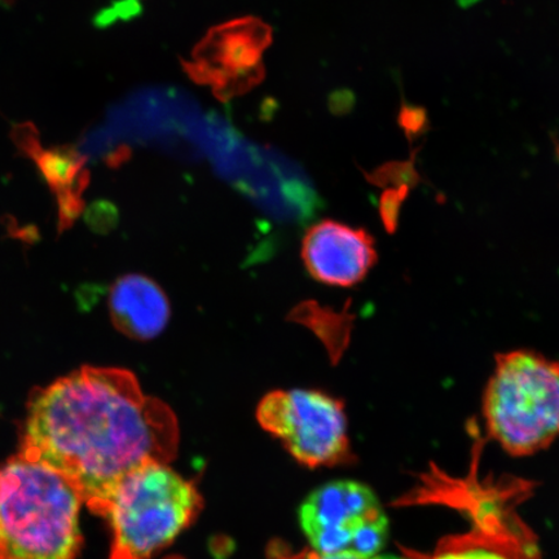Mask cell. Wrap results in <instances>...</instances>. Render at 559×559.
<instances>
[{"mask_svg": "<svg viewBox=\"0 0 559 559\" xmlns=\"http://www.w3.org/2000/svg\"><path fill=\"white\" fill-rule=\"evenodd\" d=\"M82 504L58 472L10 459L0 466V559H76Z\"/></svg>", "mask_w": 559, "mask_h": 559, "instance_id": "obj_2", "label": "cell"}, {"mask_svg": "<svg viewBox=\"0 0 559 559\" xmlns=\"http://www.w3.org/2000/svg\"><path fill=\"white\" fill-rule=\"evenodd\" d=\"M300 526L321 555L379 556L389 539V520L377 495L355 480L314 489L300 507Z\"/></svg>", "mask_w": 559, "mask_h": 559, "instance_id": "obj_5", "label": "cell"}, {"mask_svg": "<svg viewBox=\"0 0 559 559\" xmlns=\"http://www.w3.org/2000/svg\"><path fill=\"white\" fill-rule=\"evenodd\" d=\"M447 559H451V558H447ZM453 559H499V558H495V557H491V556H488V555L477 554V555L460 556V557H456V558H453Z\"/></svg>", "mask_w": 559, "mask_h": 559, "instance_id": "obj_13", "label": "cell"}, {"mask_svg": "<svg viewBox=\"0 0 559 559\" xmlns=\"http://www.w3.org/2000/svg\"><path fill=\"white\" fill-rule=\"evenodd\" d=\"M272 31L262 20L242 17L212 27L183 67L199 85L212 86L221 102L248 93L264 79L262 56Z\"/></svg>", "mask_w": 559, "mask_h": 559, "instance_id": "obj_7", "label": "cell"}, {"mask_svg": "<svg viewBox=\"0 0 559 559\" xmlns=\"http://www.w3.org/2000/svg\"><path fill=\"white\" fill-rule=\"evenodd\" d=\"M403 195V191L400 193L391 192L390 195H386V198L382 199V216L384 222L388 223L389 227L395 226L394 219H396L397 210H400Z\"/></svg>", "mask_w": 559, "mask_h": 559, "instance_id": "obj_11", "label": "cell"}, {"mask_svg": "<svg viewBox=\"0 0 559 559\" xmlns=\"http://www.w3.org/2000/svg\"><path fill=\"white\" fill-rule=\"evenodd\" d=\"M178 445L177 416L134 373L86 366L34 391L20 454L61 474L100 515L126 475L171 463Z\"/></svg>", "mask_w": 559, "mask_h": 559, "instance_id": "obj_1", "label": "cell"}, {"mask_svg": "<svg viewBox=\"0 0 559 559\" xmlns=\"http://www.w3.org/2000/svg\"><path fill=\"white\" fill-rule=\"evenodd\" d=\"M201 495L169 464L131 472L110 493L100 516L111 530L108 559H152L198 519Z\"/></svg>", "mask_w": 559, "mask_h": 559, "instance_id": "obj_4", "label": "cell"}, {"mask_svg": "<svg viewBox=\"0 0 559 559\" xmlns=\"http://www.w3.org/2000/svg\"><path fill=\"white\" fill-rule=\"evenodd\" d=\"M486 428L512 456H530L559 438V361L530 349L496 356L484 395Z\"/></svg>", "mask_w": 559, "mask_h": 559, "instance_id": "obj_3", "label": "cell"}, {"mask_svg": "<svg viewBox=\"0 0 559 559\" xmlns=\"http://www.w3.org/2000/svg\"><path fill=\"white\" fill-rule=\"evenodd\" d=\"M374 239L366 229L321 221L307 230L302 260L318 282L349 288L362 282L377 262Z\"/></svg>", "mask_w": 559, "mask_h": 559, "instance_id": "obj_8", "label": "cell"}, {"mask_svg": "<svg viewBox=\"0 0 559 559\" xmlns=\"http://www.w3.org/2000/svg\"><path fill=\"white\" fill-rule=\"evenodd\" d=\"M277 559H388L379 556L372 558H361L352 555H321L314 550H305L302 554H298L289 557H278Z\"/></svg>", "mask_w": 559, "mask_h": 559, "instance_id": "obj_12", "label": "cell"}, {"mask_svg": "<svg viewBox=\"0 0 559 559\" xmlns=\"http://www.w3.org/2000/svg\"><path fill=\"white\" fill-rule=\"evenodd\" d=\"M143 12L140 0H118L110 9L105 10L96 19V24L108 26L117 20L128 21L135 19Z\"/></svg>", "mask_w": 559, "mask_h": 559, "instance_id": "obj_10", "label": "cell"}, {"mask_svg": "<svg viewBox=\"0 0 559 559\" xmlns=\"http://www.w3.org/2000/svg\"><path fill=\"white\" fill-rule=\"evenodd\" d=\"M108 305L117 331L131 340L156 338L169 324V299L157 283L143 275L118 278L111 286Z\"/></svg>", "mask_w": 559, "mask_h": 559, "instance_id": "obj_9", "label": "cell"}, {"mask_svg": "<svg viewBox=\"0 0 559 559\" xmlns=\"http://www.w3.org/2000/svg\"><path fill=\"white\" fill-rule=\"evenodd\" d=\"M257 417L304 465L333 466L352 457L344 403L321 391H272Z\"/></svg>", "mask_w": 559, "mask_h": 559, "instance_id": "obj_6", "label": "cell"}]
</instances>
